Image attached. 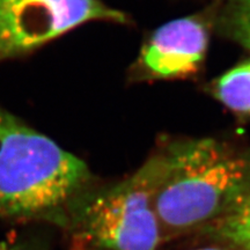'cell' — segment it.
Instances as JSON below:
<instances>
[{
	"instance_id": "cell-9",
	"label": "cell",
	"mask_w": 250,
	"mask_h": 250,
	"mask_svg": "<svg viewBox=\"0 0 250 250\" xmlns=\"http://www.w3.org/2000/svg\"><path fill=\"white\" fill-rule=\"evenodd\" d=\"M191 250H235L232 248H228V247H203V248H197Z\"/></svg>"
},
{
	"instance_id": "cell-5",
	"label": "cell",
	"mask_w": 250,
	"mask_h": 250,
	"mask_svg": "<svg viewBox=\"0 0 250 250\" xmlns=\"http://www.w3.org/2000/svg\"><path fill=\"white\" fill-rule=\"evenodd\" d=\"M215 17L188 15L162 24L144 43L131 67L132 80L187 79L198 74L210 42Z\"/></svg>"
},
{
	"instance_id": "cell-3",
	"label": "cell",
	"mask_w": 250,
	"mask_h": 250,
	"mask_svg": "<svg viewBox=\"0 0 250 250\" xmlns=\"http://www.w3.org/2000/svg\"><path fill=\"white\" fill-rule=\"evenodd\" d=\"M61 226L70 250H158L166 241L145 164L121 182L90 187Z\"/></svg>"
},
{
	"instance_id": "cell-4",
	"label": "cell",
	"mask_w": 250,
	"mask_h": 250,
	"mask_svg": "<svg viewBox=\"0 0 250 250\" xmlns=\"http://www.w3.org/2000/svg\"><path fill=\"white\" fill-rule=\"evenodd\" d=\"M90 21L124 24L130 19L101 0H0V62Z\"/></svg>"
},
{
	"instance_id": "cell-8",
	"label": "cell",
	"mask_w": 250,
	"mask_h": 250,
	"mask_svg": "<svg viewBox=\"0 0 250 250\" xmlns=\"http://www.w3.org/2000/svg\"><path fill=\"white\" fill-rule=\"evenodd\" d=\"M214 24L221 35L250 51V0H227Z\"/></svg>"
},
{
	"instance_id": "cell-2",
	"label": "cell",
	"mask_w": 250,
	"mask_h": 250,
	"mask_svg": "<svg viewBox=\"0 0 250 250\" xmlns=\"http://www.w3.org/2000/svg\"><path fill=\"white\" fill-rule=\"evenodd\" d=\"M92 180L81 159L0 107V217L62 225Z\"/></svg>"
},
{
	"instance_id": "cell-10",
	"label": "cell",
	"mask_w": 250,
	"mask_h": 250,
	"mask_svg": "<svg viewBox=\"0 0 250 250\" xmlns=\"http://www.w3.org/2000/svg\"><path fill=\"white\" fill-rule=\"evenodd\" d=\"M2 250H19V249H17V248H15V249H11V248H6V249H2Z\"/></svg>"
},
{
	"instance_id": "cell-1",
	"label": "cell",
	"mask_w": 250,
	"mask_h": 250,
	"mask_svg": "<svg viewBox=\"0 0 250 250\" xmlns=\"http://www.w3.org/2000/svg\"><path fill=\"white\" fill-rule=\"evenodd\" d=\"M166 241L205 230L250 191V155L214 138L177 140L145 162Z\"/></svg>"
},
{
	"instance_id": "cell-6",
	"label": "cell",
	"mask_w": 250,
	"mask_h": 250,
	"mask_svg": "<svg viewBox=\"0 0 250 250\" xmlns=\"http://www.w3.org/2000/svg\"><path fill=\"white\" fill-rule=\"evenodd\" d=\"M212 93L229 110L250 115V61L219 77Z\"/></svg>"
},
{
	"instance_id": "cell-7",
	"label": "cell",
	"mask_w": 250,
	"mask_h": 250,
	"mask_svg": "<svg viewBox=\"0 0 250 250\" xmlns=\"http://www.w3.org/2000/svg\"><path fill=\"white\" fill-rule=\"evenodd\" d=\"M203 232L223 241L228 248L250 250V191L232 213Z\"/></svg>"
}]
</instances>
